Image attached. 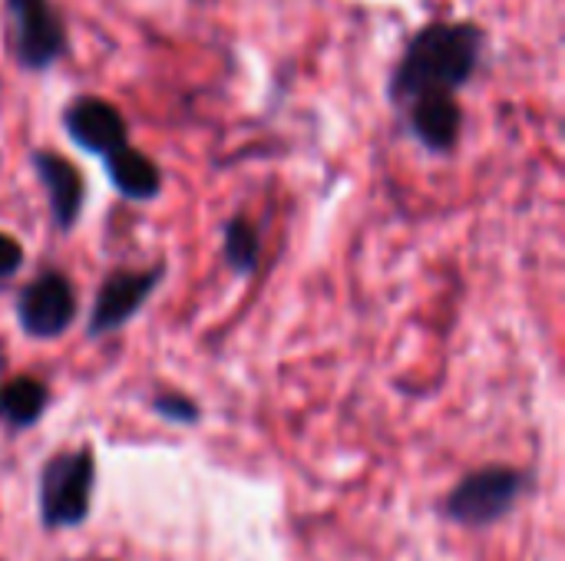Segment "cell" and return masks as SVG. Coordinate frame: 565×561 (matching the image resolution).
Here are the masks:
<instances>
[{
  "label": "cell",
  "mask_w": 565,
  "mask_h": 561,
  "mask_svg": "<svg viewBox=\"0 0 565 561\" xmlns=\"http://www.w3.org/2000/svg\"><path fill=\"white\" fill-rule=\"evenodd\" d=\"M483 53V33L473 23H430L404 50L391 93L414 99L427 89H460Z\"/></svg>",
  "instance_id": "cell-1"
},
{
  "label": "cell",
  "mask_w": 565,
  "mask_h": 561,
  "mask_svg": "<svg viewBox=\"0 0 565 561\" xmlns=\"http://www.w3.org/2000/svg\"><path fill=\"white\" fill-rule=\"evenodd\" d=\"M222 248H225V261L242 271L252 274L258 268V255H262V241L258 231L248 218H232L222 231Z\"/></svg>",
  "instance_id": "cell-12"
},
{
  "label": "cell",
  "mask_w": 565,
  "mask_h": 561,
  "mask_svg": "<svg viewBox=\"0 0 565 561\" xmlns=\"http://www.w3.org/2000/svg\"><path fill=\"white\" fill-rule=\"evenodd\" d=\"M533 493V473L516 466H483L467 473L444 499V516L463 529H487L503 522Z\"/></svg>",
  "instance_id": "cell-3"
},
{
  "label": "cell",
  "mask_w": 565,
  "mask_h": 561,
  "mask_svg": "<svg viewBox=\"0 0 565 561\" xmlns=\"http://www.w3.org/2000/svg\"><path fill=\"white\" fill-rule=\"evenodd\" d=\"M33 169H36L40 182L46 185L56 225L70 228L79 218V208H83V179H79V172L66 159H60L53 152H36Z\"/></svg>",
  "instance_id": "cell-9"
},
{
  "label": "cell",
  "mask_w": 565,
  "mask_h": 561,
  "mask_svg": "<svg viewBox=\"0 0 565 561\" xmlns=\"http://www.w3.org/2000/svg\"><path fill=\"white\" fill-rule=\"evenodd\" d=\"M106 169H109L113 185H116L126 198L146 202V198H156V195H159L162 175H159V169L152 165V159H146L142 152H136V149H129V145H119V149L106 152Z\"/></svg>",
  "instance_id": "cell-10"
},
{
  "label": "cell",
  "mask_w": 565,
  "mask_h": 561,
  "mask_svg": "<svg viewBox=\"0 0 565 561\" xmlns=\"http://www.w3.org/2000/svg\"><path fill=\"white\" fill-rule=\"evenodd\" d=\"M411 122H414V132L420 136V142L427 149L447 152V149H454L457 136H460L463 112H460L454 93H447V89H427V93H417L414 96Z\"/></svg>",
  "instance_id": "cell-8"
},
{
  "label": "cell",
  "mask_w": 565,
  "mask_h": 561,
  "mask_svg": "<svg viewBox=\"0 0 565 561\" xmlns=\"http://www.w3.org/2000/svg\"><path fill=\"white\" fill-rule=\"evenodd\" d=\"M17 317L30 337H40V341L60 337L76 317L73 284L63 274H43L30 281L17 301Z\"/></svg>",
  "instance_id": "cell-5"
},
{
  "label": "cell",
  "mask_w": 565,
  "mask_h": 561,
  "mask_svg": "<svg viewBox=\"0 0 565 561\" xmlns=\"http://www.w3.org/2000/svg\"><path fill=\"white\" fill-rule=\"evenodd\" d=\"M20 265H23V248H20V241H13L10 235L0 231V278L13 274Z\"/></svg>",
  "instance_id": "cell-14"
},
{
  "label": "cell",
  "mask_w": 565,
  "mask_h": 561,
  "mask_svg": "<svg viewBox=\"0 0 565 561\" xmlns=\"http://www.w3.org/2000/svg\"><path fill=\"white\" fill-rule=\"evenodd\" d=\"M7 13L13 17V50L26 69L50 66L66 43L63 20L56 17L50 0H7Z\"/></svg>",
  "instance_id": "cell-4"
},
{
  "label": "cell",
  "mask_w": 565,
  "mask_h": 561,
  "mask_svg": "<svg viewBox=\"0 0 565 561\" xmlns=\"http://www.w3.org/2000/svg\"><path fill=\"white\" fill-rule=\"evenodd\" d=\"M152 410L162 417V420H169V423H182V427H192V423H199V407H195V400H189V397H182V393H159V397H152Z\"/></svg>",
  "instance_id": "cell-13"
},
{
  "label": "cell",
  "mask_w": 565,
  "mask_h": 561,
  "mask_svg": "<svg viewBox=\"0 0 565 561\" xmlns=\"http://www.w3.org/2000/svg\"><path fill=\"white\" fill-rule=\"evenodd\" d=\"M96 489V453L76 446L50 456L36 479V513L46 532L79 529L89 519Z\"/></svg>",
  "instance_id": "cell-2"
},
{
  "label": "cell",
  "mask_w": 565,
  "mask_h": 561,
  "mask_svg": "<svg viewBox=\"0 0 565 561\" xmlns=\"http://www.w3.org/2000/svg\"><path fill=\"white\" fill-rule=\"evenodd\" d=\"M50 407V390L33 377H13L0 384V423L10 430L33 427Z\"/></svg>",
  "instance_id": "cell-11"
},
{
  "label": "cell",
  "mask_w": 565,
  "mask_h": 561,
  "mask_svg": "<svg viewBox=\"0 0 565 561\" xmlns=\"http://www.w3.org/2000/svg\"><path fill=\"white\" fill-rule=\"evenodd\" d=\"M66 132L73 136L76 145L89 149V152H113L119 145H126V119L119 116V109L106 99H76L66 109Z\"/></svg>",
  "instance_id": "cell-7"
},
{
  "label": "cell",
  "mask_w": 565,
  "mask_h": 561,
  "mask_svg": "<svg viewBox=\"0 0 565 561\" xmlns=\"http://www.w3.org/2000/svg\"><path fill=\"white\" fill-rule=\"evenodd\" d=\"M166 268H152V271H116L106 278V284L96 294L93 314H89V337H103L116 327H122L156 291V284L162 281Z\"/></svg>",
  "instance_id": "cell-6"
}]
</instances>
